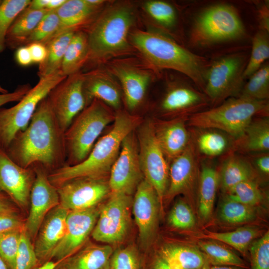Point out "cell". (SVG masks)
Masks as SVG:
<instances>
[{"instance_id": "obj_1", "label": "cell", "mask_w": 269, "mask_h": 269, "mask_svg": "<svg viewBox=\"0 0 269 269\" xmlns=\"http://www.w3.org/2000/svg\"><path fill=\"white\" fill-rule=\"evenodd\" d=\"M5 150L24 168L40 165L51 172L65 165L64 132L47 97L39 103L26 128L15 135Z\"/></svg>"}, {"instance_id": "obj_2", "label": "cell", "mask_w": 269, "mask_h": 269, "mask_svg": "<svg viewBox=\"0 0 269 269\" xmlns=\"http://www.w3.org/2000/svg\"><path fill=\"white\" fill-rule=\"evenodd\" d=\"M142 123L140 117L118 111L112 127L94 144L87 158L76 165H64L50 172V182L57 188L77 178H106L119 155L124 139Z\"/></svg>"}, {"instance_id": "obj_3", "label": "cell", "mask_w": 269, "mask_h": 269, "mask_svg": "<svg viewBox=\"0 0 269 269\" xmlns=\"http://www.w3.org/2000/svg\"><path fill=\"white\" fill-rule=\"evenodd\" d=\"M129 40L151 65L180 72L204 89L208 68L203 58L156 32L136 30L130 33Z\"/></svg>"}, {"instance_id": "obj_4", "label": "cell", "mask_w": 269, "mask_h": 269, "mask_svg": "<svg viewBox=\"0 0 269 269\" xmlns=\"http://www.w3.org/2000/svg\"><path fill=\"white\" fill-rule=\"evenodd\" d=\"M134 22V8L127 2H115L103 10L87 31V63L103 62L130 50V32Z\"/></svg>"}, {"instance_id": "obj_5", "label": "cell", "mask_w": 269, "mask_h": 269, "mask_svg": "<svg viewBox=\"0 0 269 269\" xmlns=\"http://www.w3.org/2000/svg\"><path fill=\"white\" fill-rule=\"evenodd\" d=\"M115 115L111 107L98 99H93L64 133L65 165H74L85 160L105 128L114 121Z\"/></svg>"}, {"instance_id": "obj_6", "label": "cell", "mask_w": 269, "mask_h": 269, "mask_svg": "<svg viewBox=\"0 0 269 269\" xmlns=\"http://www.w3.org/2000/svg\"><path fill=\"white\" fill-rule=\"evenodd\" d=\"M267 100H257L240 96L229 99L219 106L192 115L190 126L222 130L240 139L257 115L268 111Z\"/></svg>"}, {"instance_id": "obj_7", "label": "cell", "mask_w": 269, "mask_h": 269, "mask_svg": "<svg viewBox=\"0 0 269 269\" xmlns=\"http://www.w3.org/2000/svg\"><path fill=\"white\" fill-rule=\"evenodd\" d=\"M67 76L61 70L39 78L37 84L18 103L0 108V146L5 149L15 135L28 125L39 103Z\"/></svg>"}, {"instance_id": "obj_8", "label": "cell", "mask_w": 269, "mask_h": 269, "mask_svg": "<svg viewBox=\"0 0 269 269\" xmlns=\"http://www.w3.org/2000/svg\"><path fill=\"white\" fill-rule=\"evenodd\" d=\"M244 33L243 24L236 11L226 5L208 7L197 17L192 38L200 44L235 39Z\"/></svg>"}, {"instance_id": "obj_9", "label": "cell", "mask_w": 269, "mask_h": 269, "mask_svg": "<svg viewBox=\"0 0 269 269\" xmlns=\"http://www.w3.org/2000/svg\"><path fill=\"white\" fill-rule=\"evenodd\" d=\"M139 158L143 178L154 189L162 205L169 180L167 159L156 138L152 122L138 127Z\"/></svg>"}, {"instance_id": "obj_10", "label": "cell", "mask_w": 269, "mask_h": 269, "mask_svg": "<svg viewBox=\"0 0 269 269\" xmlns=\"http://www.w3.org/2000/svg\"><path fill=\"white\" fill-rule=\"evenodd\" d=\"M131 195L111 193L107 202L100 207L97 220L91 233L96 241L116 244L126 238L130 226Z\"/></svg>"}, {"instance_id": "obj_11", "label": "cell", "mask_w": 269, "mask_h": 269, "mask_svg": "<svg viewBox=\"0 0 269 269\" xmlns=\"http://www.w3.org/2000/svg\"><path fill=\"white\" fill-rule=\"evenodd\" d=\"M246 59L239 54L217 60L207 68L204 91L213 102H218L242 90Z\"/></svg>"}, {"instance_id": "obj_12", "label": "cell", "mask_w": 269, "mask_h": 269, "mask_svg": "<svg viewBox=\"0 0 269 269\" xmlns=\"http://www.w3.org/2000/svg\"><path fill=\"white\" fill-rule=\"evenodd\" d=\"M47 99L65 133L74 119L87 106L83 73L79 71L67 76L49 92Z\"/></svg>"}, {"instance_id": "obj_13", "label": "cell", "mask_w": 269, "mask_h": 269, "mask_svg": "<svg viewBox=\"0 0 269 269\" xmlns=\"http://www.w3.org/2000/svg\"><path fill=\"white\" fill-rule=\"evenodd\" d=\"M108 180L111 193L131 195L143 178L134 131L124 139L119 155L113 165Z\"/></svg>"}, {"instance_id": "obj_14", "label": "cell", "mask_w": 269, "mask_h": 269, "mask_svg": "<svg viewBox=\"0 0 269 269\" xmlns=\"http://www.w3.org/2000/svg\"><path fill=\"white\" fill-rule=\"evenodd\" d=\"M35 179L30 195V209L24 230L32 241L47 215L60 204L57 188L49 181L46 170L40 165L33 166Z\"/></svg>"}, {"instance_id": "obj_15", "label": "cell", "mask_w": 269, "mask_h": 269, "mask_svg": "<svg viewBox=\"0 0 269 269\" xmlns=\"http://www.w3.org/2000/svg\"><path fill=\"white\" fill-rule=\"evenodd\" d=\"M57 188L59 205L69 211L97 206L111 193L106 178H77Z\"/></svg>"}, {"instance_id": "obj_16", "label": "cell", "mask_w": 269, "mask_h": 269, "mask_svg": "<svg viewBox=\"0 0 269 269\" xmlns=\"http://www.w3.org/2000/svg\"><path fill=\"white\" fill-rule=\"evenodd\" d=\"M100 211L97 206L69 211L64 235L53 251L50 260L60 263L80 250L91 234Z\"/></svg>"}, {"instance_id": "obj_17", "label": "cell", "mask_w": 269, "mask_h": 269, "mask_svg": "<svg viewBox=\"0 0 269 269\" xmlns=\"http://www.w3.org/2000/svg\"><path fill=\"white\" fill-rule=\"evenodd\" d=\"M34 179L33 166H20L0 146V192L7 195L17 207L25 209L29 203Z\"/></svg>"}, {"instance_id": "obj_18", "label": "cell", "mask_w": 269, "mask_h": 269, "mask_svg": "<svg viewBox=\"0 0 269 269\" xmlns=\"http://www.w3.org/2000/svg\"><path fill=\"white\" fill-rule=\"evenodd\" d=\"M132 206L139 241L146 249L154 237L162 205L155 190L144 178L136 188Z\"/></svg>"}, {"instance_id": "obj_19", "label": "cell", "mask_w": 269, "mask_h": 269, "mask_svg": "<svg viewBox=\"0 0 269 269\" xmlns=\"http://www.w3.org/2000/svg\"><path fill=\"white\" fill-rule=\"evenodd\" d=\"M108 68L121 85L127 108L130 110L136 108L142 102L150 82V72L127 59L114 60Z\"/></svg>"}, {"instance_id": "obj_20", "label": "cell", "mask_w": 269, "mask_h": 269, "mask_svg": "<svg viewBox=\"0 0 269 269\" xmlns=\"http://www.w3.org/2000/svg\"><path fill=\"white\" fill-rule=\"evenodd\" d=\"M105 1L102 0H66L56 10L60 24L52 38L66 32L85 31V29L87 32L101 12L100 9Z\"/></svg>"}, {"instance_id": "obj_21", "label": "cell", "mask_w": 269, "mask_h": 269, "mask_svg": "<svg viewBox=\"0 0 269 269\" xmlns=\"http://www.w3.org/2000/svg\"><path fill=\"white\" fill-rule=\"evenodd\" d=\"M68 212L59 205L47 215L43 221L33 244L40 265L49 261L53 251L62 239Z\"/></svg>"}, {"instance_id": "obj_22", "label": "cell", "mask_w": 269, "mask_h": 269, "mask_svg": "<svg viewBox=\"0 0 269 269\" xmlns=\"http://www.w3.org/2000/svg\"><path fill=\"white\" fill-rule=\"evenodd\" d=\"M197 163L194 147L192 144L188 143L169 166L168 185L164 199L170 201L176 195L190 190L195 179Z\"/></svg>"}, {"instance_id": "obj_23", "label": "cell", "mask_w": 269, "mask_h": 269, "mask_svg": "<svg viewBox=\"0 0 269 269\" xmlns=\"http://www.w3.org/2000/svg\"><path fill=\"white\" fill-rule=\"evenodd\" d=\"M83 76L87 106L96 99L112 109L120 108L121 90L114 76L108 70L95 69L83 73Z\"/></svg>"}, {"instance_id": "obj_24", "label": "cell", "mask_w": 269, "mask_h": 269, "mask_svg": "<svg viewBox=\"0 0 269 269\" xmlns=\"http://www.w3.org/2000/svg\"><path fill=\"white\" fill-rule=\"evenodd\" d=\"M152 123L156 138L166 159L173 160L188 144L189 136L184 123L175 120Z\"/></svg>"}, {"instance_id": "obj_25", "label": "cell", "mask_w": 269, "mask_h": 269, "mask_svg": "<svg viewBox=\"0 0 269 269\" xmlns=\"http://www.w3.org/2000/svg\"><path fill=\"white\" fill-rule=\"evenodd\" d=\"M113 252L109 245H89L60 263L57 269H109Z\"/></svg>"}, {"instance_id": "obj_26", "label": "cell", "mask_w": 269, "mask_h": 269, "mask_svg": "<svg viewBox=\"0 0 269 269\" xmlns=\"http://www.w3.org/2000/svg\"><path fill=\"white\" fill-rule=\"evenodd\" d=\"M158 253L175 269H208L212 266L205 255L194 247L169 245Z\"/></svg>"}, {"instance_id": "obj_27", "label": "cell", "mask_w": 269, "mask_h": 269, "mask_svg": "<svg viewBox=\"0 0 269 269\" xmlns=\"http://www.w3.org/2000/svg\"><path fill=\"white\" fill-rule=\"evenodd\" d=\"M49 10H33L27 7L21 12L9 27L6 36L5 46L14 48L23 46L27 38L43 16Z\"/></svg>"}, {"instance_id": "obj_28", "label": "cell", "mask_w": 269, "mask_h": 269, "mask_svg": "<svg viewBox=\"0 0 269 269\" xmlns=\"http://www.w3.org/2000/svg\"><path fill=\"white\" fill-rule=\"evenodd\" d=\"M88 58L87 33L83 31L75 32L65 52L60 70L66 76L77 73L87 63Z\"/></svg>"}, {"instance_id": "obj_29", "label": "cell", "mask_w": 269, "mask_h": 269, "mask_svg": "<svg viewBox=\"0 0 269 269\" xmlns=\"http://www.w3.org/2000/svg\"><path fill=\"white\" fill-rule=\"evenodd\" d=\"M74 33L72 31L64 32L43 43L46 46L47 55L44 61L39 64V78L60 70L65 52Z\"/></svg>"}, {"instance_id": "obj_30", "label": "cell", "mask_w": 269, "mask_h": 269, "mask_svg": "<svg viewBox=\"0 0 269 269\" xmlns=\"http://www.w3.org/2000/svg\"><path fill=\"white\" fill-rule=\"evenodd\" d=\"M219 184L218 172L211 166L203 167L199 180L198 212L203 220H207L212 214Z\"/></svg>"}, {"instance_id": "obj_31", "label": "cell", "mask_w": 269, "mask_h": 269, "mask_svg": "<svg viewBox=\"0 0 269 269\" xmlns=\"http://www.w3.org/2000/svg\"><path fill=\"white\" fill-rule=\"evenodd\" d=\"M253 171L249 163L237 156H231L224 162L219 174V183L227 192L237 184L253 179Z\"/></svg>"}, {"instance_id": "obj_32", "label": "cell", "mask_w": 269, "mask_h": 269, "mask_svg": "<svg viewBox=\"0 0 269 269\" xmlns=\"http://www.w3.org/2000/svg\"><path fill=\"white\" fill-rule=\"evenodd\" d=\"M242 147L253 152H267L269 149V121L264 118L252 121L242 136Z\"/></svg>"}, {"instance_id": "obj_33", "label": "cell", "mask_w": 269, "mask_h": 269, "mask_svg": "<svg viewBox=\"0 0 269 269\" xmlns=\"http://www.w3.org/2000/svg\"><path fill=\"white\" fill-rule=\"evenodd\" d=\"M203 102L201 95L191 88L179 86L170 89L161 104L166 112H175L191 108Z\"/></svg>"}, {"instance_id": "obj_34", "label": "cell", "mask_w": 269, "mask_h": 269, "mask_svg": "<svg viewBox=\"0 0 269 269\" xmlns=\"http://www.w3.org/2000/svg\"><path fill=\"white\" fill-rule=\"evenodd\" d=\"M198 244L200 250L205 255L212 266L248 269L246 263L243 259L223 246L209 241H199Z\"/></svg>"}, {"instance_id": "obj_35", "label": "cell", "mask_w": 269, "mask_h": 269, "mask_svg": "<svg viewBox=\"0 0 269 269\" xmlns=\"http://www.w3.org/2000/svg\"><path fill=\"white\" fill-rule=\"evenodd\" d=\"M259 234L258 229L246 227L227 232H208L205 236L213 240L231 246L242 254H245L248 247Z\"/></svg>"}, {"instance_id": "obj_36", "label": "cell", "mask_w": 269, "mask_h": 269, "mask_svg": "<svg viewBox=\"0 0 269 269\" xmlns=\"http://www.w3.org/2000/svg\"><path fill=\"white\" fill-rule=\"evenodd\" d=\"M219 219L230 224H240L255 219L254 207L229 199L226 197L221 203L218 211Z\"/></svg>"}, {"instance_id": "obj_37", "label": "cell", "mask_w": 269, "mask_h": 269, "mask_svg": "<svg viewBox=\"0 0 269 269\" xmlns=\"http://www.w3.org/2000/svg\"><path fill=\"white\" fill-rule=\"evenodd\" d=\"M29 0H3L0 5V53L5 47L7 32L18 15L29 4Z\"/></svg>"}, {"instance_id": "obj_38", "label": "cell", "mask_w": 269, "mask_h": 269, "mask_svg": "<svg viewBox=\"0 0 269 269\" xmlns=\"http://www.w3.org/2000/svg\"><path fill=\"white\" fill-rule=\"evenodd\" d=\"M241 96L265 101L269 97V66L266 63L250 77L243 86Z\"/></svg>"}, {"instance_id": "obj_39", "label": "cell", "mask_w": 269, "mask_h": 269, "mask_svg": "<svg viewBox=\"0 0 269 269\" xmlns=\"http://www.w3.org/2000/svg\"><path fill=\"white\" fill-rule=\"evenodd\" d=\"M269 57V42L267 32L259 31L252 41L251 57L243 74V79L250 77L260 69Z\"/></svg>"}, {"instance_id": "obj_40", "label": "cell", "mask_w": 269, "mask_h": 269, "mask_svg": "<svg viewBox=\"0 0 269 269\" xmlns=\"http://www.w3.org/2000/svg\"><path fill=\"white\" fill-rule=\"evenodd\" d=\"M227 194L226 198L252 207L258 205L263 199L262 192L253 179L237 184Z\"/></svg>"}, {"instance_id": "obj_41", "label": "cell", "mask_w": 269, "mask_h": 269, "mask_svg": "<svg viewBox=\"0 0 269 269\" xmlns=\"http://www.w3.org/2000/svg\"><path fill=\"white\" fill-rule=\"evenodd\" d=\"M59 24V19L56 10H49L41 18L25 41L24 45L34 42L44 43L56 33Z\"/></svg>"}, {"instance_id": "obj_42", "label": "cell", "mask_w": 269, "mask_h": 269, "mask_svg": "<svg viewBox=\"0 0 269 269\" xmlns=\"http://www.w3.org/2000/svg\"><path fill=\"white\" fill-rule=\"evenodd\" d=\"M39 266L34 245L24 228L20 233L14 269H36Z\"/></svg>"}, {"instance_id": "obj_43", "label": "cell", "mask_w": 269, "mask_h": 269, "mask_svg": "<svg viewBox=\"0 0 269 269\" xmlns=\"http://www.w3.org/2000/svg\"><path fill=\"white\" fill-rule=\"evenodd\" d=\"M143 259L137 249L132 246L114 251L109 269H142Z\"/></svg>"}, {"instance_id": "obj_44", "label": "cell", "mask_w": 269, "mask_h": 269, "mask_svg": "<svg viewBox=\"0 0 269 269\" xmlns=\"http://www.w3.org/2000/svg\"><path fill=\"white\" fill-rule=\"evenodd\" d=\"M171 227L178 229H189L195 224L193 212L189 205L182 200H177L171 208L167 218Z\"/></svg>"}, {"instance_id": "obj_45", "label": "cell", "mask_w": 269, "mask_h": 269, "mask_svg": "<svg viewBox=\"0 0 269 269\" xmlns=\"http://www.w3.org/2000/svg\"><path fill=\"white\" fill-rule=\"evenodd\" d=\"M143 7L149 15L159 24L166 27L174 24L175 11L169 3L160 0H149L144 3Z\"/></svg>"}, {"instance_id": "obj_46", "label": "cell", "mask_w": 269, "mask_h": 269, "mask_svg": "<svg viewBox=\"0 0 269 269\" xmlns=\"http://www.w3.org/2000/svg\"><path fill=\"white\" fill-rule=\"evenodd\" d=\"M22 230L0 234V257L9 269H14L16 255Z\"/></svg>"}, {"instance_id": "obj_47", "label": "cell", "mask_w": 269, "mask_h": 269, "mask_svg": "<svg viewBox=\"0 0 269 269\" xmlns=\"http://www.w3.org/2000/svg\"><path fill=\"white\" fill-rule=\"evenodd\" d=\"M249 251L251 269H269V232L253 242Z\"/></svg>"}, {"instance_id": "obj_48", "label": "cell", "mask_w": 269, "mask_h": 269, "mask_svg": "<svg viewBox=\"0 0 269 269\" xmlns=\"http://www.w3.org/2000/svg\"><path fill=\"white\" fill-rule=\"evenodd\" d=\"M226 137L220 133L206 132L201 134L198 140L200 150L208 156H217L222 153L227 146Z\"/></svg>"}, {"instance_id": "obj_49", "label": "cell", "mask_w": 269, "mask_h": 269, "mask_svg": "<svg viewBox=\"0 0 269 269\" xmlns=\"http://www.w3.org/2000/svg\"><path fill=\"white\" fill-rule=\"evenodd\" d=\"M24 227V222L17 212L0 213V234Z\"/></svg>"}, {"instance_id": "obj_50", "label": "cell", "mask_w": 269, "mask_h": 269, "mask_svg": "<svg viewBox=\"0 0 269 269\" xmlns=\"http://www.w3.org/2000/svg\"><path fill=\"white\" fill-rule=\"evenodd\" d=\"M30 88V86L25 85L17 87L12 92L0 93V108L2 105L7 103L19 101Z\"/></svg>"}, {"instance_id": "obj_51", "label": "cell", "mask_w": 269, "mask_h": 269, "mask_svg": "<svg viewBox=\"0 0 269 269\" xmlns=\"http://www.w3.org/2000/svg\"><path fill=\"white\" fill-rule=\"evenodd\" d=\"M27 46L29 48L33 63L40 64L44 61L47 55V49L44 44L34 42Z\"/></svg>"}, {"instance_id": "obj_52", "label": "cell", "mask_w": 269, "mask_h": 269, "mask_svg": "<svg viewBox=\"0 0 269 269\" xmlns=\"http://www.w3.org/2000/svg\"><path fill=\"white\" fill-rule=\"evenodd\" d=\"M142 269H175L158 253L147 262L142 260Z\"/></svg>"}, {"instance_id": "obj_53", "label": "cell", "mask_w": 269, "mask_h": 269, "mask_svg": "<svg viewBox=\"0 0 269 269\" xmlns=\"http://www.w3.org/2000/svg\"><path fill=\"white\" fill-rule=\"evenodd\" d=\"M15 59L17 63L22 66H27L33 62L29 48L27 45L17 48L15 53Z\"/></svg>"}, {"instance_id": "obj_54", "label": "cell", "mask_w": 269, "mask_h": 269, "mask_svg": "<svg viewBox=\"0 0 269 269\" xmlns=\"http://www.w3.org/2000/svg\"><path fill=\"white\" fill-rule=\"evenodd\" d=\"M16 207L7 195L0 192V213L17 212Z\"/></svg>"}, {"instance_id": "obj_55", "label": "cell", "mask_w": 269, "mask_h": 269, "mask_svg": "<svg viewBox=\"0 0 269 269\" xmlns=\"http://www.w3.org/2000/svg\"><path fill=\"white\" fill-rule=\"evenodd\" d=\"M255 165L258 170L265 174L269 173V156L264 154L257 157L255 160Z\"/></svg>"}, {"instance_id": "obj_56", "label": "cell", "mask_w": 269, "mask_h": 269, "mask_svg": "<svg viewBox=\"0 0 269 269\" xmlns=\"http://www.w3.org/2000/svg\"><path fill=\"white\" fill-rule=\"evenodd\" d=\"M48 0H31L27 7L33 10H42L46 9Z\"/></svg>"}, {"instance_id": "obj_57", "label": "cell", "mask_w": 269, "mask_h": 269, "mask_svg": "<svg viewBox=\"0 0 269 269\" xmlns=\"http://www.w3.org/2000/svg\"><path fill=\"white\" fill-rule=\"evenodd\" d=\"M66 0H48L46 9L48 10H56L61 6Z\"/></svg>"}, {"instance_id": "obj_58", "label": "cell", "mask_w": 269, "mask_h": 269, "mask_svg": "<svg viewBox=\"0 0 269 269\" xmlns=\"http://www.w3.org/2000/svg\"><path fill=\"white\" fill-rule=\"evenodd\" d=\"M60 263L53 261H48L42 264L36 269H57Z\"/></svg>"}, {"instance_id": "obj_59", "label": "cell", "mask_w": 269, "mask_h": 269, "mask_svg": "<svg viewBox=\"0 0 269 269\" xmlns=\"http://www.w3.org/2000/svg\"><path fill=\"white\" fill-rule=\"evenodd\" d=\"M208 269H246L232 266H211Z\"/></svg>"}, {"instance_id": "obj_60", "label": "cell", "mask_w": 269, "mask_h": 269, "mask_svg": "<svg viewBox=\"0 0 269 269\" xmlns=\"http://www.w3.org/2000/svg\"><path fill=\"white\" fill-rule=\"evenodd\" d=\"M0 269H9L5 262L0 257Z\"/></svg>"}, {"instance_id": "obj_61", "label": "cell", "mask_w": 269, "mask_h": 269, "mask_svg": "<svg viewBox=\"0 0 269 269\" xmlns=\"http://www.w3.org/2000/svg\"><path fill=\"white\" fill-rule=\"evenodd\" d=\"M8 91L0 85V93L4 94L8 93Z\"/></svg>"}, {"instance_id": "obj_62", "label": "cell", "mask_w": 269, "mask_h": 269, "mask_svg": "<svg viewBox=\"0 0 269 269\" xmlns=\"http://www.w3.org/2000/svg\"><path fill=\"white\" fill-rule=\"evenodd\" d=\"M2 0H0V4H1V3H2Z\"/></svg>"}]
</instances>
